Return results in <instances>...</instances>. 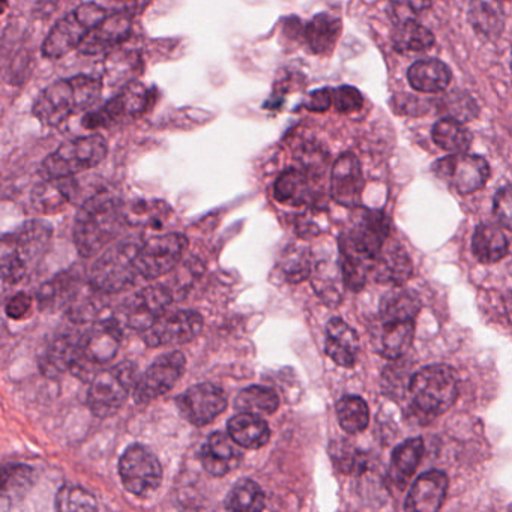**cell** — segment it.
Returning a JSON list of instances; mask_svg holds the SVG:
<instances>
[{"mask_svg":"<svg viewBox=\"0 0 512 512\" xmlns=\"http://www.w3.org/2000/svg\"><path fill=\"white\" fill-rule=\"evenodd\" d=\"M125 221V206L110 193L86 200L74 223V244L83 257H94L115 241Z\"/></svg>","mask_w":512,"mask_h":512,"instance_id":"cell-1","label":"cell"},{"mask_svg":"<svg viewBox=\"0 0 512 512\" xmlns=\"http://www.w3.org/2000/svg\"><path fill=\"white\" fill-rule=\"evenodd\" d=\"M103 92V83L95 77L77 76L47 86L34 104V116L44 127H58L71 115L89 110Z\"/></svg>","mask_w":512,"mask_h":512,"instance_id":"cell-2","label":"cell"},{"mask_svg":"<svg viewBox=\"0 0 512 512\" xmlns=\"http://www.w3.org/2000/svg\"><path fill=\"white\" fill-rule=\"evenodd\" d=\"M416 409L427 416H439L454 406L458 397V377L451 367L430 365L419 370L409 382Z\"/></svg>","mask_w":512,"mask_h":512,"instance_id":"cell-3","label":"cell"},{"mask_svg":"<svg viewBox=\"0 0 512 512\" xmlns=\"http://www.w3.org/2000/svg\"><path fill=\"white\" fill-rule=\"evenodd\" d=\"M107 152L109 145L100 134L70 140L43 161L41 176L44 179L71 178L83 170L94 169L103 163Z\"/></svg>","mask_w":512,"mask_h":512,"instance_id":"cell-4","label":"cell"},{"mask_svg":"<svg viewBox=\"0 0 512 512\" xmlns=\"http://www.w3.org/2000/svg\"><path fill=\"white\" fill-rule=\"evenodd\" d=\"M139 247L136 242L122 241L107 248L92 265L89 286L103 295L128 289L139 275L136 268Z\"/></svg>","mask_w":512,"mask_h":512,"instance_id":"cell-5","label":"cell"},{"mask_svg":"<svg viewBox=\"0 0 512 512\" xmlns=\"http://www.w3.org/2000/svg\"><path fill=\"white\" fill-rule=\"evenodd\" d=\"M107 16V11L94 2L80 5L73 13L67 14L53 26L41 47L44 58H64L71 50L80 47L89 32L100 25Z\"/></svg>","mask_w":512,"mask_h":512,"instance_id":"cell-6","label":"cell"},{"mask_svg":"<svg viewBox=\"0 0 512 512\" xmlns=\"http://www.w3.org/2000/svg\"><path fill=\"white\" fill-rule=\"evenodd\" d=\"M137 383V368L133 362H122L109 370L100 371L89 388V409L100 418L115 415L130 392L136 389Z\"/></svg>","mask_w":512,"mask_h":512,"instance_id":"cell-7","label":"cell"},{"mask_svg":"<svg viewBox=\"0 0 512 512\" xmlns=\"http://www.w3.org/2000/svg\"><path fill=\"white\" fill-rule=\"evenodd\" d=\"M154 101L155 91L146 88L142 83H130L122 89L118 97L104 104L97 112L88 113L83 119V127L97 130L131 121L148 112Z\"/></svg>","mask_w":512,"mask_h":512,"instance_id":"cell-8","label":"cell"},{"mask_svg":"<svg viewBox=\"0 0 512 512\" xmlns=\"http://www.w3.org/2000/svg\"><path fill=\"white\" fill-rule=\"evenodd\" d=\"M389 220L380 211H361L353 218L352 227L341 235V250L350 251L373 266L374 260L388 241Z\"/></svg>","mask_w":512,"mask_h":512,"instance_id":"cell-9","label":"cell"},{"mask_svg":"<svg viewBox=\"0 0 512 512\" xmlns=\"http://www.w3.org/2000/svg\"><path fill=\"white\" fill-rule=\"evenodd\" d=\"M119 475L122 484L130 493L148 497L160 488L163 481V467L151 449L133 445L119 460Z\"/></svg>","mask_w":512,"mask_h":512,"instance_id":"cell-10","label":"cell"},{"mask_svg":"<svg viewBox=\"0 0 512 512\" xmlns=\"http://www.w3.org/2000/svg\"><path fill=\"white\" fill-rule=\"evenodd\" d=\"M188 241L179 233L152 236L137 251L136 268L140 277L155 280L172 271L187 250Z\"/></svg>","mask_w":512,"mask_h":512,"instance_id":"cell-11","label":"cell"},{"mask_svg":"<svg viewBox=\"0 0 512 512\" xmlns=\"http://www.w3.org/2000/svg\"><path fill=\"white\" fill-rule=\"evenodd\" d=\"M433 170L437 178L460 194H472L481 190L490 178V167L484 158L463 152L437 161Z\"/></svg>","mask_w":512,"mask_h":512,"instance_id":"cell-12","label":"cell"},{"mask_svg":"<svg viewBox=\"0 0 512 512\" xmlns=\"http://www.w3.org/2000/svg\"><path fill=\"white\" fill-rule=\"evenodd\" d=\"M185 356L181 352H170L160 356L146 371L134 389L137 403L146 404L160 398L175 388L185 371Z\"/></svg>","mask_w":512,"mask_h":512,"instance_id":"cell-13","label":"cell"},{"mask_svg":"<svg viewBox=\"0 0 512 512\" xmlns=\"http://www.w3.org/2000/svg\"><path fill=\"white\" fill-rule=\"evenodd\" d=\"M179 412L188 422L197 427L211 424L226 410L227 397L220 386L200 383L187 389L176 400Z\"/></svg>","mask_w":512,"mask_h":512,"instance_id":"cell-14","label":"cell"},{"mask_svg":"<svg viewBox=\"0 0 512 512\" xmlns=\"http://www.w3.org/2000/svg\"><path fill=\"white\" fill-rule=\"evenodd\" d=\"M202 328V316L196 311H175L160 317L148 331H145L143 340L151 347L185 344L194 340Z\"/></svg>","mask_w":512,"mask_h":512,"instance_id":"cell-15","label":"cell"},{"mask_svg":"<svg viewBox=\"0 0 512 512\" xmlns=\"http://www.w3.org/2000/svg\"><path fill=\"white\" fill-rule=\"evenodd\" d=\"M170 304H172V293L163 284H155L140 290L128 304V326L139 332L148 331L160 317L166 314Z\"/></svg>","mask_w":512,"mask_h":512,"instance_id":"cell-16","label":"cell"},{"mask_svg":"<svg viewBox=\"0 0 512 512\" xmlns=\"http://www.w3.org/2000/svg\"><path fill=\"white\" fill-rule=\"evenodd\" d=\"M364 176L358 158L343 154L332 167L331 196L338 205L356 208L361 202Z\"/></svg>","mask_w":512,"mask_h":512,"instance_id":"cell-17","label":"cell"},{"mask_svg":"<svg viewBox=\"0 0 512 512\" xmlns=\"http://www.w3.org/2000/svg\"><path fill=\"white\" fill-rule=\"evenodd\" d=\"M133 29L131 13H116L107 16L100 25L95 26L88 37L80 44V53L86 56L100 55L107 50L115 49L128 40Z\"/></svg>","mask_w":512,"mask_h":512,"instance_id":"cell-18","label":"cell"},{"mask_svg":"<svg viewBox=\"0 0 512 512\" xmlns=\"http://www.w3.org/2000/svg\"><path fill=\"white\" fill-rule=\"evenodd\" d=\"M415 326V320H389L379 317V322L371 332L374 350L383 358H401L412 346Z\"/></svg>","mask_w":512,"mask_h":512,"instance_id":"cell-19","label":"cell"},{"mask_svg":"<svg viewBox=\"0 0 512 512\" xmlns=\"http://www.w3.org/2000/svg\"><path fill=\"white\" fill-rule=\"evenodd\" d=\"M239 446L229 433H212L200 449L202 466L211 475H227L241 463L242 452Z\"/></svg>","mask_w":512,"mask_h":512,"instance_id":"cell-20","label":"cell"},{"mask_svg":"<svg viewBox=\"0 0 512 512\" xmlns=\"http://www.w3.org/2000/svg\"><path fill=\"white\" fill-rule=\"evenodd\" d=\"M448 484V476L439 470L422 473L410 488L404 509L416 512L439 511L445 500Z\"/></svg>","mask_w":512,"mask_h":512,"instance_id":"cell-21","label":"cell"},{"mask_svg":"<svg viewBox=\"0 0 512 512\" xmlns=\"http://www.w3.org/2000/svg\"><path fill=\"white\" fill-rule=\"evenodd\" d=\"M122 334L118 323L113 320L95 325L91 331L83 335L82 362L103 365L112 361L121 346Z\"/></svg>","mask_w":512,"mask_h":512,"instance_id":"cell-22","label":"cell"},{"mask_svg":"<svg viewBox=\"0 0 512 512\" xmlns=\"http://www.w3.org/2000/svg\"><path fill=\"white\" fill-rule=\"evenodd\" d=\"M371 272L377 283L401 286L412 277L413 266L406 251L400 245L386 241L371 266Z\"/></svg>","mask_w":512,"mask_h":512,"instance_id":"cell-23","label":"cell"},{"mask_svg":"<svg viewBox=\"0 0 512 512\" xmlns=\"http://www.w3.org/2000/svg\"><path fill=\"white\" fill-rule=\"evenodd\" d=\"M7 238L11 241V247L4 244V248L13 251L26 265H29L46 253L52 238V229L41 221H29L23 224L14 235H8Z\"/></svg>","mask_w":512,"mask_h":512,"instance_id":"cell-24","label":"cell"},{"mask_svg":"<svg viewBox=\"0 0 512 512\" xmlns=\"http://www.w3.org/2000/svg\"><path fill=\"white\" fill-rule=\"evenodd\" d=\"M83 359V335L58 338L41 359V371L47 377H59L71 368L79 367Z\"/></svg>","mask_w":512,"mask_h":512,"instance_id":"cell-25","label":"cell"},{"mask_svg":"<svg viewBox=\"0 0 512 512\" xmlns=\"http://www.w3.org/2000/svg\"><path fill=\"white\" fill-rule=\"evenodd\" d=\"M326 355L344 368H352L359 352V338L355 329L344 320L331 319L326 325Z\"/></svg>","mask_w":512,"mask_h":512,"instance_id":"cell-26","label":"cell"},{"mask_svg":"<svg viewBox=\"0 0 512 512\" xmlns=\"http://www.w3.org/2000/svg\"><path fill=\"white\" fill-rule=\"evenodd\" d=\"M76 191L77 184L74 179H44L43 184L35 187L32 193V205L43 214H55L73 200Z\"/></svg>","mask_w":512,"mask_h":512,"instance_id":"cell-27","label":"cell"},{"mask_svg":"<svg viewBox=\"0 0 512 512\" xmlns=\"http://www.w3.org/2000/svg\"><path fill=\"white\" fill-rule=\"evenodd\" d=\"M227 433L238 445L247 449H260L269 442L271 430L268 422L256 413L241 412L227 424Z\"/></svg>","mask_w":512,"mask_h":512,"instance_id":"cell-28","label":"cell"},{"mask_svg":"<svg viewBox=\"0 0 512 512\" xmlns=\"http://www.w3.org/2000/svg\"><path fill=\"white\" fill-rule=\"evenodd\" d=\"M451 70L437 59H424L413 64L407 71V80L416 91L437 94L451 83Z\"/></svg>","mask_w":512,"mask_h":512,"instance_id":"cell-29","label":"cell"},{"mask_svg":"<svg viewBox=\"0 0 512 512\" xmlns=\"http://www.w3.org/2000/svg\"><path fill=\"white\" fill-rule=\"evenodd\" d=\"M469 20L476 34L494 40L502 34L505 26L502 0H472Z\"/></svg>","mask_w":512,"mask_h":512,"instance_id":"cell-30","label":"cell"},{"mask_svg":"<svg viewBox=\"0 0 512 512\" xmlns=\"http://www.w3.org/2000/svg\"><path fill=\"white\" fill-rule=\"evenodd\" d=\"M340 35V19L332 14H317L305 28V41H307L308 49L314 55L331 53Z\"/></svg>","mask_w":512,"mask_h":512,"instance_id":"cell-31","label":"cell"},{"mask_svg":"<svg viewBox=\"0 0 512 512\" xmlns=\"http://www.w3.org/2000/svg\"><path fill=\"white\" fill-rule=\"evenodd\" d=\"M472 251L479 262L496 263L508 254V239L499 227L481 224L473 232Z\"/></svg>","mask_w":512,"mask_h":512,"instance_id":"cell-32","label":"cell"},{"mask_svg":"<svg viewBox=\"0 0 512 512\" xmlns=\"http://www.w3.org/2000/svg\"><path fill=\"white\" fill-rule=\"evenodd\" d=\"M274 196L284 205L301 206L310 202L313 193L307 175L302 170L289 169L275 182Z\"/></svg>","mask_w":512,"mask_h":512,"instance_id":"cell-33","label":"cell"},{"mask_svg":"<svg viewBox=\"0 0 512 512\" xmlns=\"http://www.w3.org/2000/svg\"><path fill=\"white\" fill-rule=\"evenodd\" d=\"M424 455V442L421 437L406 440L392 452V475L400 484H406L418 469Z\"/></svg>","mask_w":512,"mask_h":512,"instance_id":"cell-34","label":"cell"},{"mask_svg":"<svg viewBox=\"0 0 512 512\" xmlns=\"http://www.w3.org/2000/svg\"><path fill=\"white\" fill-rule=\"evenodd\" d=\"M431 137L437 146L451 154L466 152L472 143V134L464 127L463 122L455 121L452 118L436 122L431 131Z\"/></svg>","mask_w":512,"mask_h":512,"instance_id":"cell-35","label":"cell"},{"mask_svg":"<svg viewBox=\"0 0 512 512\" xmlns=\"http://www.w3.org/2000/svg\"><path fill=\"white\" fill-rule=\"evenodd\" d=\"M170 215V206L161 200H140L125 206V221L130 226L160 229Z\"/></svg>","mask_w":512,"mask_h":512,"instance_id":"cell-36","label":"cell"},{"mask_svg":"<svg viewBox=\"0 0 512 512\" xmlns=\"http://www.w3.org/2000/svg\"><path fill=\"white\" fill-rule=\"evenodd\" d=\"M421 310L418 295L412 290H394L382 299L380 319L415 320Z\"/></svg>","mask_w":512,"mask_h":512,"instance_id":"cell-37","label":"cell"},{"mask_svg":"<svg viewBox=\"0 0 512 512\" xmlns=\"http://www.w3.org/2000/svg\"><path fill=\"white\" fill-rule=\"evenodd\" d=\"M433 44V34L413 20L401 23L392 34V46L397 52H425Z\"/></svg>","mask_w":512,"mask_h":512,"instance_id":"cell-38","label":"cell"},{"mask_svg":"<svg viewBox=\"0 0 512 512\" xmlns=\"http://www.w3.org/2000/svg\"><path fill=\"white\" fill-rule=\"evenodd\" d=\"M280 406L277 392L266 386H250L239 392L235 400L236 410L256 413V415H272Z\"/></svg>","mask_w":512,"mask_h":512,"instance_id":"cell-39","label":"cell"},{"mask_svg":"<svg viewBox=\"0 0 512 512\" xmlns=\"http://www.w3.org/2000/svg\"><path fill=\"white\" fill-rule=\"evenodd\" d=\"M226 508L229 511H262L265 508V494L256 482L251 479H241L227 494Z\"/></svg>","mask_w":512,"mask_h":512,"instance_id":"cell-40","label":"cell"},{"mask_svg":"<svg viewBox=\"0 0 512 512\" xmlns=\"http://www.w3.org/2000/svg\"><path fill=\"white\" fill-rule=\"evenodd\" d=\"M280 266L289 283H301L313 272V256L304 245H290L281 256Z\"/></svg>","mask_w":512,"mask_h":512,"instance_id":"cell-41","label":"cell"},{"mask_svg":"<svg viewBox=\"0 0 512 512\" xmlns=\"http://www.w3.org/2000/svg\"><path fill=\"white\" fill-rule=\"evenodd\" d=\"M337 418L341 428L347 433H361L370 421L367 403L361 397L347 395L337 403Z\"/></svg>","mask_w":512,"mask_h":512,"instance_id":"cell-42","label":"cell"},{"mask_svg":"<svg viewBox=\"0 0 512 512\" xmlns=\"http://www.w3.org/2000/svg\"><path fill=\"white\" fill-rule=\"evenodd\" d=\"M77 293H79V286H77L76 277L64 274L47 283L41 289L38 299L43 310H52L55 307L71 304Z\"/></svg>","mask_w":512,"mask_h":512,"instance_id":"cell-43","label":"cell"},{"mask_svg":"<svg viewBox=\"0 0 512 512\" xmlns=\"http://www.w3.org/2000/svg\"><path fill=\"white\" fill-rule=\"evenodd\" d=\"M344 283L343 275L337 271L335 265L329 262H319L313 272V286L317 295L329 305L338 304L341 301V284Z\"/></svg>","mask_w":512,"mask_h":512,"instance_id":"cell-44","label":"cell"},{"mask_svg":"<svg viewBox=\"0 0 512 512\" xmlns=\"http://www.w3.org/2000/svg\"><path fill=\"white\" fill-rule=\"evenodd\" d=\"M32 479H34V470L31 467L23 466V464L5 466L4 472H2V482H0L2 500L8 502L16 497H22L25 491L31 488Z\"/></svg>","mask_w":512,"mask_h":512,"instance_id":"cell-45","label":"cell"},{"mask_svg":"<svg viewBox=\"0 0 512 512\" xmlns=\"http://www.w3.org/2000/svg\"><path fill=\"white\" fill-rule=\"evenodd\" d=\"M56 509L61 512L95 511L97 499L79 485H64L56 494Z\"/></svg>","mask_w":512,"mask_h":512,"instance_id":"cell-46","label":"cell"},{"mask_svg":"<svg viewBox=\"0 0 512 512\" xmlns=\"http://www.w3.org/2000/svg\"><path fill=\"white\" fill-rule=\"evenodd\" d=\"M331 457L340 472L356 473L365 469L364 455L350 443H334L331 448Z\"/></svg>","mask_w":512,"mask_h":512,"instance_id":"cell-47","label":"cell"},{"mask_svg":"<svg viewBox=\"0 0 512 512\" xmlns=\"http://www.w3.org/2000/svg\"><path fill=\"white\" fill-rule=\"evenodd\" d=\"M364 100L361 92L352 86H341V88L332 89V106L340 113L358 112L361 109Z\"/></svg>","mask_w":512,"mask_h":512,"instance_id":"cell-48","label":"cell"},{"mask_svg":"<svg viewBox=\"0 0 512 512\" xmlns=\"http://www.w3.org/2000/svg\"><path fill=\"white\" fill-rule=\"evenodd\" d=\"M446 109L451 113V118L458 122L470 121L475 118L476 107L475 101L464 94H452L446 98Z\"/></svg>","mask_w":512,"mask_h":512,"instance_id":"cell-49","label":"cell"},{"mask_svg":"<svg viewBox=\"0 0 512 512\" xmlns=\"http://www.w3.org/2000/svg\"><path fill=\"white\" fill-rule=\"evenodd\" d=\"M26 272H28V265L13 251L4 248V254H2V278H4V283H19L25 278Z\"/></svg>","mask_w":512,"mask_h":512,"instance_id":"cell-50","label":"cell"},{"mask_svg":"<svg viewBox=\"0 0 512 512\" xmlns=\"http://www.w3.org/2000/svg\"><path fill=\"white\" fill-rule=\"evenodd\" d=\"M493 211L499 223L512 230V185L497 191L494 196Z\"/></svg>","mask_w":512,"mask_h":512,"instance_id":"cell-51","label":"cell"},{"mask_svg":"<svg viewBox=\"0 0 512 512\" xmlns=\"http://www.w3.org/2000/svg\"><path fill=\"white\" fill-rule=\"evenodd\" d=\"M32 308V298L26 293H17L7 302L8 317L14 320L23 319L28 316Z\"/></svg>","mask_w":512,"mask_h":512,"instance_id":"cell-52","label":"cell"},{"mask_svg":"<svg viewBox=\"0 0 512 512\" xmlns=\"http://www.w3.org/2000/svg\"><path fill=\"white\" fill-rule=\"evenodd\" d=\"M332 106V89H319L308 97L305 107L310 112H326Z\"/></svg>","mask_w":512,"mask_h":512,"instance_id":"cell-53","label":"cell"},{"mask_svg":"<svg viewBox=\"0 0 512 512\" xmlns=\"http://www.w3.org/2000/svg\"><path fill=\"white\" fill-rule=\"evenodd\" d=\"M506 313H508L509 319L512 322V292L506 296Z\"/></svg>","mask_w":512,"mask_h":512,"instance_id":"cell-54","label":"cell"}]
</instances>
